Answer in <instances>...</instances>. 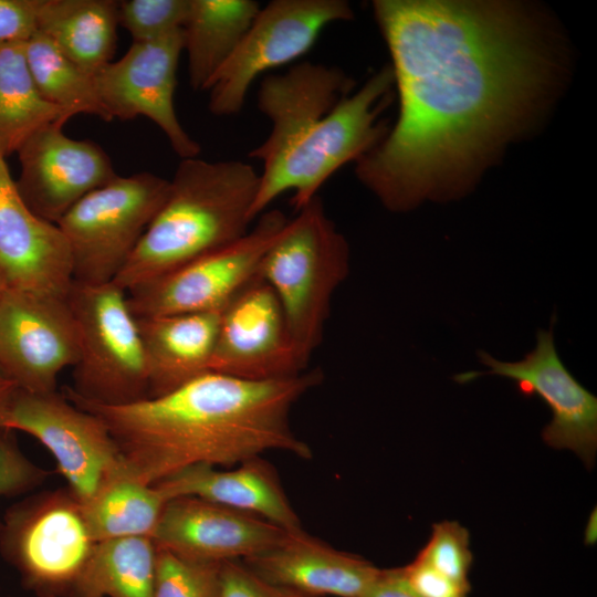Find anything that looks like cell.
<instances>
[{
  "instance_id": "2e32d148",
  "label": "cell",
  "mask_w": 597,
  "mask_h": 597,
  "mask_svg": "<svg viewBox=\"0 0 597 597\" xmlns=\"http://www.w3.org/2000/svg\"><path fill=\"white\" fill-rule=\"evenodd\" d=\"M63 126L41 127L17 151L20 196L34 214L54 224L83 197L117 176L100 145L69 137Z\"/></svg>"
},
{
  "instance_id": "7402d4cb",
  "label": "cell",
  "mask_w": 597,
  "mask_h": 597,
  "mask_svg": "<svg viewBox=\"0 0 597 597\" xmlns=\"http://www.w3.org/2000/svg\"><path fill=\"white\" fill-rule=\"evenodd\" d=\"M118 1L39 0L36 31L95 76L116 50Z\"/></svg>"
},
{
  "instance_id": "277c9868",
  "label": "cell",
  "mask_w": 597,
  "mask_h": 597,
  "mask_svg": "<svg viewBox=\"0 0 597 597\" xmlns=\"http://www.w3.org/2000/svg\"><path fill=\"white\" fill-rule=\"evenodd\" d=\"M392 86V70L385 66L332 109L304 118L261 160L251 219L286 191H293L291 203L300 210L342 166L371 150L388 130L378 117L390 102Z\"/></svg>"
},
{
  "instance_id": "f1b7e54d",
  "label": "cell",
  "mask_w": 597,
  "mask_h": 597,
  "mask_svg": "<svg viewBox=\"0 0 597 597\" xmlns=\"http://www.w3.org/2000/svg\"><path fill=\"white\" fill-rule=\"evenodd\" d=\"M189 0L118 1V24L133 42H147L182 30Z\"/></svg>"
},
{
  "instance_id": "8fae6325",
  "label": "cell",
  "mask_w": 597,
  "mask_h": 597,
  "mask_svg": "<svg viewBox=\"0 0 597 597\" xmlns=\"http://www.w3.org/2000/svg\"><path fill=\"white\" fill-rule=\"evenodd\" d=\"M6 429L20 430L53 455L67 488L86 503L111 476L126 468L105 423L56 391H18Z\"/></svg>"
},
{
  "instance_id": "d4e9b609",
  "label": "cell",
  "mask_w": 597,
  "mask_h": 597,
  "mask_svg": "<svg viewBox=\"0 0 597 597\" xmlns=\"http://www.w3.org/2000/svg\"><path fill=\"white\" fill-rule=\"evenodd\" d=\"M65 125L62 112L40 95L29 71L24 42L0 46V154L17 153L38 129Z\"/></svg>"
},
{
  "instance_id": "cb8c5ba5",
  "label": "cell",
  "mask_w": 597,
  "mask_h": 597,
  "mask_svg": "<svg viewBox=\"0 0 597 597\" xmlns=\"http://www.w3.org/2000/svg\"><path fill=\"white\" fill-rule=\"evenodd\" d=\"M167 500L155 485L145 484L127 469L106 480L83 504L96 543L123 537H153Z\"/></svg>"
},
{
  "instance_id": "d590c367",
  "label": "cell",
  "mask_w": 597,
  "mask_h": 597,
  "mask_svg": "<svg viewBox=\"0 0 597 597\" xmlns=\"http://www.w3.org/2000/svg\"><path fill=\"white\" fill-rule=\"evenodd\" d=\"M19 391L17 385L0 369V429L4 428L13 400Z\"/></svg>"
},
{
  "instance_id": "d6986e66",
  "label": "cell",
  "mask_w": 597,
  "mask_h": 597,
  "mask_svg": "<svg viewBox=\"0 0 597 597\" xmlns=\"http://www.w3.org/2000/svg\"><path fill=\"white\" fill-rule=\"evenodd\" d=\"M242 563L268 583L312 597H362L380 569L303 530L289 532L277 546Z\"/></svg>"
},
{
  "instance_id": "44dd1931",
  "label": "cell",
  "mask_w": 597,
  "mask_h": 597,
  "mask_svg": "<svg viewBox=\"0 0 597 597\" xmlns=\"http://www.w3.org/2000/svg\"><path fill=\"white\" fill-rule=\"evenodd\" d=\"M221 312L136 317L148 397L165 395L211 371Z\"/></svg>"
},
{
  "instance_id": "f546056e",
  "label": "cell",
  "mask_w": 597,
  "mask_h": 597,
  "mask_svg": "<svg viewBox=\"0 0 597 597\" xmlns=\"http://www.w3.org/2000/svg\"><path fill=\"white\" fill-rule=\"evenodd\" d=\"M416 557L454 583L471 589L469 573L473 556L470 551V534L460 523H434L428 543Z\"/></svg>"
},
{
  "instance_id": "603a6c76",
  "label": "cell",
  "mask_w": 597,
  "mask_h": 597,
  "mask_svg": "<svg viewBox=\"0 0 597 597\" xmlns=\"http://www.w3.org/2000/svg\"><path fill=\"white\" fill-rule=\"evenodd\" d=\"M259 10L253 0H189L182 33L189 83L195 91L207 90Z\"/></svg>"
},
{
  "instance_id": "30bf717a",
  "label": "cell",
  "mask_w": 597,
  "mask_h": 597,
  "mask_svg": "<svg viewBox=\"0 0 597 597\" xmlns=\"http://www.w3.org/2000/svg\"><path fill=\"white\" fill-rule=\"evenodd\" d=\"M289 219L266 211L234 242L127 291L135 317L222 311L258 274L260 262Z\"/></svg>"
},
{
  "instance_id": "d6a6232c",
  "label": "cell",
  "mask_w": 597,
  "mask_h": 597,
  "mask_svg": "<svg viewBox=\"0 0 597 597\" xmlns=\"http://www.w3.org/2000/svg\"><path fill=\"white\" fill-rule=\"evenodd\" d=\"M39 0H0V46L25 42L36 32Z\"/></svg>"
},
{
  "instance_id": "4316f807",
  "label": "cell",
  "mask_w": 597,
  "mask_h": 597,
  "mask_svg": "<svg viewBox=\"0 0 597 597\" xmlns=\"http://www.w3.org/2000/svg\"><path fill=\"white\" fill-rule=\"evenodd\" d=\"M24 54L40 95L62 112L65 123L78 114L112 122L100 101L94 76L66 57L46 36L36 31L24 42Z\"/></svg>"
},
{
  "instance_id": "9c48e42d",
  "label": "cell",
  "mask_w": 597,
  "mask_h": 597,
  "mask_svg": "<svg viewBox=\"0 0 597 597\" xmlns=\"http://www.w3.org/2000/svg\"><path fill=\"white\" fill-rule=\"evenodd\" d=\"M352 18L353 11L343 0H273L260 8L239 45L207 86L210 113H239L259 75L305 54L325 27Z\"/></svg>"
},
{
  "instance_id": "836d02e7",
  "label": "cell",
  "mask_w": 597,
  "mask_h": 597,
  "mask_svg": "<svg viewBox=\"0 0 597 597\" xmlns=\"http://www.w3.org/2000/svg\"><path fill=\"white\" fill-rule=\"evenodd\" d=\"M401 573L408 586L419 597H468L471 590L454 583L417 557L408 565L401 566Z\"/></svg>"
},
{
  "instance_id": "74e56055",
  "label": "cell",
  "mask_w": 597,
  "mask_h": 597,
  "mask_svg": "<svg viewBox=\"0 0 597 597\" xmlns=\"http://www.w3.org/2000/svg\"><path fill=\"white\" fill-rule=\"evenodd\" d=\"M6 289H7V284L3 281L2 276L0 275V297L3 294V292L6 291Z\"/></svg>"
},
{
  "instance_id": "ba28073f",
  "label": "cell",
  "mask_w": 597,
  "mask_h": 597,
  "mask_svg": "<svg viewBox=\"0 0 597 597\" xmlns=\"http://www.w3.org/2000/svg\"><path fill=\"white\" fill-rule=\"evenodd\" d=\"M168 190V179L142 171L117 175L77 201L56 223L69 248L73 282H114Z\"/></svg>"
},
{
  "instance_id": "3957f363",
  "label": "cell",
  "mask_w": 597,
  "mask_h": 597,
  "mask_svg": "<svg viewBox=\"0 0 597 597\" xmlns=\"http://www.w3.org/2000/svg\"><path fill=\"white\" fill-rule=\"evenodd\" d=\"M259 179L241 160L181 159L164 203L114 283L127 292L243 237Z\"/></svg>"
},
{
  "instance_id": "5bb4252c",
  "label": "cell",
  "mask_w": 597,
  "mask_h": 597,
  "mask_svg": "<svg viewBox=\"0 0 597 597\" xmlns=\"http://www.w3.org/2000/svg\"><path fill=\"white\" fill-rule=\"evenodd\" d=\"M184 33L133 42L127 52L95 76L100 101L111 121L144 116L156 124L181 158L197 157L200 145L185 130L175 109L177 69Z\"/></svg>"
},
{
  "instance_id": "e575fe53",
  "label": "cell",
  "mask_w": 597,
  "mask_h": 597,
  "mask_svg": "<svg viewBox=\"0 0 597 597\" xmlns=\"http://www.w3.org/2000/svg\"><path fill=\"white\" fill-rule=\"evenodd\" d=\"M362 597H419L406 583L401 567L380 568Z\"/></svg>"
},
{
  "instance_id": "83f0119b",
  "label": "cell",
  "mask_w": 597,
  "mask_h": 597,
  "mask_svg": "<svg viewBox=\"0 0 597 597\" xmlns=\"http://www.w3.org/2000/svg\"><path fill=\"white\" fill-rule=\"evenodd\" d=\"M221 565L156 547L153 597H221Z\"/></svg>"
},
{
  "instance_id": "ac0fdd59",
  "label": "cell",
  "mask_w": 597,
  "mask_h": 597,
  "mask_svg": "<svg viewBox=\"0 0 597 597\" xmlns=\"http://www.w3.org/2000/svg\"><path fill=\"white\" fill-rule=\"evenodd\" d=\"M0 275L7 287L67 296L73 283L66 241L23 201L0 154Z\"/></svg>"
},
{
  "instance_id": "4fadbf2b",
  "label": "cell",
  "mask_w": 597,
  "mask_h": 597,
  "mask_svg": "<svg viewBox=\"0 0 597 597\" xmlns=\"http://www.w3.org/2000/svg\"><path fill=\"white\" fill-rule=\"evenodd\" d=\"M538 329L535 348L522 360L501 362L483 350L478 352L488 371H467L454 376L468 383L484 375L512 379L524 396L537 395L549 407L553 418L543 429L544 442L557 450H570L587 469L595 465L597 453V398L569 373L554 343L553 325Z\"/></svg>"
},
{
  "instance_id": "ffe728a7",
  "label": "cell",
  "mask_w": 597,
  "mask_h": 597,
  "mask_svg": "<svg viewBox=\"0 0 597 597\" xmlns=\"http://www.w3.org/2000/svg\"><path fill=\"white\" fill-rule=\"evenodd\" d=\"M154 485L166 500L196 496L260 516L286 532L303 530L275 470L262 457L228 470L197 464Z\"/></svg>"
},
{
  "instance_id": "52a82bcc",
  "label": "cell",
  "mask_w": 597,
  "mask_h": 597,
  "mask_svg": "<svg viewBox=\"0 0 597 597\" xmlns=\"http://www.w3.org/2000/svg\"><path fill=\"white\" fill-rule=\"evenodd\" d=\"M96 544L67 486L18 502L0 525L2 557L36 597H73Z\"/></svg>"
},
{
  "instance_id": "7a4b0ae2",
  "label": "cell",
  "mask_w": 597,
  "mask_h": 597,
  "mask_svg": "<svg viewBox=\"0 0 597 597\" xmlns=\"http://www.w3.org/2000/svg\"><path fill=\"white\" fill-rule=\"evenodd\" d=\"M322 379L320 369L273 380L209 371L130 404L92 402L67 390L64 396L97 416L128 471L154 485L189 467L232 468L273 450L311 459V447L291 428L290 411Z\"/></svg>"
},
{
  "instance_id": "484cf974",
  "label": "cell",
  "mask_w": 597,
  "mask_h": 597,
  "mask_svg": "<svg viewBox=\"0 0 597 597\" xmlns=\"http://www.w3.org/2000/svg\"><path fill=\"white\" fill-rule=\"evenodd\" d=\"M155 561L149 537L100 542L73 597H153Z\"/></svg>"
},
{
  "instance_id": "5b68a950",
  "label": "cell",
  "mask_w": 597,
  "mask_h": 597,
  "mask_svg": "<svg viewBox=\"0 0 597 597\" xmlns=\"http://www.w3.org/2000/svg\"><path fill=\"white\" fill-rule=\"evenodd\" d=\"M348 244L318 196L287 220L264 253L258 275L274 292L306 369L320 345L331 298L348 274Z\"/></svg>"
},
{
  "instance_id": "9a60e30c",
  "label": "cell",
  "mask_w": 597,
  "mask_h": 597,
  "mask_svg": "<svg viewBox=\"0 0 597 597\" xmlns=\"http://www.w3.org/2000/svg\"><path fill=\"white\" fill-rule=\"evenodd\" d=\"M305 370L274 292L256 274L221 312L211 371L273 380Z\"/></svg>"
},
{
  "instance_id": "e0dca14e",
  "label": "cell",
  "mask_w": 597,
  "mask_h": 597,
  "mask_svg": "<svg viewBox=\"0 0 597 597\" xmlns=\"http://www.w3.org/2000/svg\"><path fill=\"white\" fill-rule=\"evenodd\" d=\"M289 532L250 513L196 496L167 500L153 534L157 548L218 563L243 561L284 541Z\"/></svg>"
},
{
  "instance_id": "1f68e13d",
  "label": "cell",
  "mask_w": 597,
  "mask_h": 597,
  "mask_svg": "<svg viewBox=\"0 0 597 597\" xmlns=\"http://www.w3.org/2000/svg\"><path fill=\"white\" fill-rule=\"evenodd\" d=\"M221 597H312L259 577L242 561L221 565Z\"/></svg>"
},
{
  "instance_id": "8d00e7d4",
  "label": "cell",
  "mask_w": 597,
  "mask_h": 597,
  "mask_svg": "<svg viewBox=\"0 0 597 597\" xmlns=\"http://www.w3.org/2000/svg\"><path fill=\"white\" fill-rule=\"evenodd\" d=\"M585 543L591 545L596 542V512L594 511L588 520L585 536Z\"/></svg>"
},
{
  "instance_id": "7c38bea8",
  "label": "cell",
  "mask_w": 597,
  "mask_h": 597,
  "mask_svg": "<svg viewBox=\"0 0 597 597\" xmlns=\"http://www.w3.org/2000/svg\"><path fill=\"white\" fill-rule=\"evenodd\" d=\"M77 356L67 296L6 289L0 297V369L20 390L56 391L60 374Z\"/></svg>"
},
{
  "instance_id": "8992f818",
  "label": "cell",
  "mask_w": 597,
  "mask_h": 597,
  "mask_svg": "<svg viewBox=\"0 0 597 597\" xmlns=\"http://www.w3.org/2000/svg\"><path fill=\"white\" fill-rule=\"evenodd\" d=\"M78 335L73 385L84 400L124 405L148 397V375L137 320L114 282H73L67 293Z\"/></svg>"
},
{
  "instance_id": "4dcf8cb0",
  "label": "cell",
  "mask_w": 597,
  "mask_h": 597,
  "mask_svg": "<svg viewBox=\"0 0 597 597\" xmlns=\"http://www.w3.org/2000/svg\"><path fill=\"white\" fill-rule=\"evenodd\" d=\"M48 474L21 451L13 430L0 429V499L30 492Z\"/></svg>"
},
{
  "instance_id": "6da1fadb",
  "label": "cell",
  "mask_w": 597,
  "mask_h": 597,
  "mask_svg": "<svg viewBox=\"0 0 597 597\" xmlns=\"http://www.w3.org/2000/svg\"><path fill=\"white\" fill-rule=\"evenodd\" d=\"M373 9L399 115L356 175L396 212L461 196L549 93L558 65L547 33L506 1L376 0Z\"/></svg>"
}]
</instances>
